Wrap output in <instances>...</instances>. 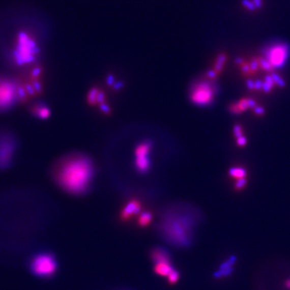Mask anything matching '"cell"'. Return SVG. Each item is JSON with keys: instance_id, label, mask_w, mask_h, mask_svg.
Listing matches in <instances>:
<instances>
[{"instance_id": "obj_1", "label": "cell", "mask_w": 290, "mask_h": 290, "mask_svg": "<svg viewBox=\"0 0 290 290\" xmlns=\"http://www.w3.org/2000/svg\"><path fill=\"white\" fill-rule=\"evenodd\" d=\"M198 214L192 210H171L163 215L158 225L161 238L178 248H187L193 244Z\"/></svg>"}, {"instance_id": "obj_2", "label": "cell", "mask_w": 290, "mask_h": 290, "mask_svg": "<svg viewBox=\"0 0 290 290\" xmlns=\"http://www.w3.org/2000/svg\"><path fill=\"white\" fill-rule=\"evenodd\" d=\"M55 179L63 190L72 194L85 193L94 176V165L89 157L73 156L61 161Z\"/></svg>"}, {"instance_id": "obj_3", "label": "cell", "mask_w": 290, "mask_h": 290, "mask_svg": "<svg viewBox=\"0 0 290 290\" xmlns=\"http://www.w3.org/2000/svg\"><path fill=\"white\" fill-rule=\"evenodd\" d=\"M26 266L33 277L44 280L54 278L59 270L56 254L47 248H40L29 254Z\"/></svg>"}, {"instance_id": "obj_4", "label": "cell", "mask_w": 290, "mask_h": 290, "mask_svg": "<svg viewBox=\"0 0 290 290\" xmlns=\"http://www.w3.org/2000/svg\"><path fill=\"white\" fill-rule=\"evenodd\" d=\"M38 48L33 37L27 33H19L14 51V57L16 63L19 65L31 63L35 60Z\"/></svg>"}, {"instance_id": "obj_5", "label": "cell", "mask_w": 290, "mask_h": 290, "mask_svg": "<svg viewBox=\"0 0 290 290\" xmlns=\"http://www.w3.org/2000/svg\"><path fill=\"white\" fill-rule=\"evenodd\" d=\"M216 88L207 81H197L192 85L190 98L192 103L197 106H207L214 100Z\"/></svg>"}, {"instance_id": "obj_6", "label": "cell", "mask_w": 290, "mask_h": 290, "mask_svg": "<svg viewBox=\"0 0 290 290\" xmlns=\"http://www.w3.org/2000/svg\"><path fill=\"white\" fill-rule=\"evenodd\" d=\"M19 96L16 84L7 77H0V110L11 108Z\"/></svg>"}, {"instance_id": "obj_7", "label": "cell", "mask_w": 290, "mask_h": 290, "mask_svg": "<svg viewBox=\"0 0 290 290\" xmlns=\"http://www.w3.org/2000/svg\"><path fill=\"white\" fill-rule=\"evenodd\" d=\"M16 149V140L12 134L0 132V168H7L12 162Z\"/></svg>"}, {"instance_id": "obj_8", "label": "cell", "mask_w": 290, "mask_h": 290, "mask_svg": "<svg viewBox=\"0 0 290 290\" xmlns=\"http://www.w3.org/2000/svg\"><path fill=\"white\" fill-rule=\"evenodd\" d=\"M288 56V48L283 44L272 45L266 52V61L272 67L284 66Z\"/></svg>"}, {"instance_id": "obj_9", "label": "cell", "mask_w": 290, "mask_h": 290, "mask_svg": "<svg viewBox=\"0 0 290 290\" xmlns=\"http://www.w3.org/2000/svg\"><path fill=\"white\" fill-rule=\"evenodd\" d=\"M152 142L144 141L139 143L135 149V168L141 173L148 172L150 168L149 153L151 151Z\"/></svg>"}, {"instance_id": "obj_10", "label": "cell", "mask_w": 290, "mask_h": 290, "mask_svg": "<svg viewBox=\"0 0 290 290\" xmlns=\"http://www.w3.org/2000/svg\"><path fill=\"white\" fill-rule=\"evenodd\" d=\"M141 211V204L138 200L132 199L127 203L123 211L120 213V219L123 221H128L134 215H139Z\"/></svg>"}, {"instance_id": "obj_11", "label": "cell", "mask_w": 290, "mask_h": 290, "mask_svg": "<svg viewBox=\"0 0 290 290\" xmlns=\"http://www.w3.org/2000/svg\"><path fill=\"white\" fill-rule=\"evenodd\" d=\"M150 258L153 264L161 263V262H170L172 261L171 254L166 248L163 247H156L150 251Z\"/></svg>"}, {"instance_id": "obj_12", "label": "cell", "mask_w": 290, "mask_h": 290, "mask_svg": "<svg viewBox=\"0 0 290 290\" xmlns=\"http://www.w3.org/2000/svg\"><path fill=\"white\" fill-rule=\"evenodd\" d=\"M236 257L231 256V257L225 260L223 263L221 264L219 270L215 272V275H214L215 278H222V277L230 276L233 272V266L236 263Z\"/></svg>"}, {"instance_id": "obj_13", "label": "cell", "mask_w": 290, "mask_h": 290, "mask_svg": "<svg viewBox=\"0 0 290 290\" xmlns=\"http://www.w3.org/2000/svg\"><path fill=\"white\" fill-rule=\"evenodd\" d=\"M172 261L154 264V272L160 277H168L174 270Z\"/></svg>"}, {"instance_id": "obj_14", "label": "cell", "mask_w": 290, "mask_h": 290, "mask_svg": "<svg viewBox=\"0 0 290 290\" xmlns=\"http://www.w3.org/2000/svg\"><path fill=\"white\" fill-rule=\"evenodd\" d=\"M255 105V102L253 100H251V99H242L238 103L232 104L230 106V110L234 114H239V113L247 110L248 107H254Z\"/></svg>"}, {"instance_id": "obj_15", "label": "cell", "mask_w": 290, "mask_h": 290, "mask_svg": "<svg viewBox=\"0 0 290 290\" xmlns=\"http://www.w3.org/2000/svg\"><path fill=\"white\" fill-rule=\"evenodd\" d=\"M33 112L38 118L43 119V120L48 118V116L50 115V110L43 103H38L33 106Z\"/></svg>"}, {"instance_id": "obj_16", "label": "cell", "mask_w": 290, "mask_h": 290, "mask_svg": "<svg viewBox=\"0 0 290 290\" xmlns=\"http://www.w3.org/2000/svg\"><path fill=\"white\" fill-rule=\"evenodd\" d=\"M153 221V214L149 211H143L140 213L138 218L137 223L141 227H146L151 223Z\"/></svg>"}, {"instance_id": "obj_17", "label": "cell", "mask_w": 290, "mask_h": 290, "mask_svg": "<svg viewBox=\"0 0 290 290\" xmlns=\"http://www.w3.org/2000/svg\"><path fill=\"white\" fill-rule=\"evenodd\" d=\"M99 90L97 87H94L89 91V94L87 95V102L91 106H95L98 104V95H99Z\"/></svg>"}, {"instance_id": "obj_18", "label": "cell", "mask_w": 290, "mask_h": 290, "mask_svg": "<svg viewBox=\"0 0 290 290\" xmlns=\"http://www.w3.org/2000/svg\"><path fill=\"white\" fill-rule=\"evenodd\" d=\"M230 176L232 178H236L238 180L244 179V177L246 175L245 170L244 168H232L230 170Z\"/></svg>"}, {"instance_id": "obj_19", "label": "cell", "mask_w": 290, "mask_h": 290, "mask_svg": "<svg viewBox=\"0 0 290 290\" xmlns=\"http://www.w3.org/2000/svg\"><path fill=\"white\" fill-rule=\"evenodd\" d=\"M225 61H226V56L223 54L220 55L219 58L217 59L216 62H215V68H214V71H215V74H217L220 73L222 67L224 66Z\"/></svg>"}, {"instance_id": "obj_20", "label": "cell", "mask_w": 290, "mask_h": 290, "mask_svg": "<svg viewBox=\"0 0 290 290\" xmlns=\"http://www.w3.org/2000/svg\"><path fill=\"white\" fill-rule=\"evenodd\" d=\"M179 279H180V273H179L178 270H176V269H174L172 273H171V274L168 277V284H177Z\"/></svg>"}, {"instance_id": "obj_21", "label": "cell", "mask_w": 290, "mask_h": 290, "mask_svg": "<svg viewBox=\"0 0 290 290\" xmlns=\"http://www.w3.org/2000/svg\"><path fill=\"white\" fill-rule=\"evenodd\" d=\"M105 99H106V95H105L104 92L103 91H99V95H98V104H103L105 103Z\"/></svg>"}, {"instance_id": "obj_22", "label": "cell", "mask_w": 290, "mask_h": 290, "mask_svg": "<svg viewBox=\"0 0 290 290\" xmlns=\"http://www.w3.org/2000/svg\"><path fill=\"white\" fill-rule=\"evenodd\" d=\"M100 106V109L103 113L105 114H108L110 113V106L106 104V103H103V104L99 105Z\"/></svg>"}, {"instance_id": "obj_23", "label": "cell", "mask_w": 290, "mask_h": 290, "mask_svg": "<svg viewBox=\"0 0 290 290\" xmlns=\"http://www.w3.org/2000/svg\"><path fill=\"white\" fill-rule=\"evenodd\" d=\"M235 135H236V137H240V136H243L242 135V130L240 126H236L234 128Z\"/></svg>"}, {"instance_id": "obj_24", "label": "cell", "mask_w": 290, "mask_h": 290, "mask_svg": "<svg viewBox=\"0 0 290 290\" xmlns=\"http://www.w3.org/2000/svg\"><path fill=\"white\" fill-rule=\"evenodd\" d=\"M246 180L245 179H241V180H238L237 182V185H236V188L237 189H241V188L244 187V185H245Z\"/></svg>"}, {"instance_id": "obj_25", "label": "cell", "mask_w": 290, "mask_h": 290, "mask_svg": "<svg viewBox=\"0 0 290 290\" xmlns=\"http://www.w3.org/2000/svg\"><path fill=\"white\" fill-rule=\"evenodd\" d=\"M246 143V139L244 137V136H240V137L238 138V144L240 145V146H243V145L245 144Z\"/></svg>"}, {"instance_id": "obj_26", "label": "cell", "mask_w": 290, "mask_h": 290, "mask_svg": "<svg viewBox=\"0 0 290 290\" xmlns=\"http://www.w3.org/2000/svg\"><path fill=\"white\" fill-rule=\"evenodd\" d=\"M113 83H114V77L111 75L108 76V77H107V84L108 85H113Z\"/></svg>"}, {"instance_id": "obj_27", "label": "cell", "mask_w": 290, "mask_h": 290, "mask_svg": "<svg viewBox=\"0 0 290 290\" xmlns=\"http://www.w3.org/2000/svg\"><path fill=\"white\" fill-rule=\"evenodd\" d=\"M123 85L124 84L122 82H116L115 84H114V90H120V88H122Z\"/></svg>"}, {"instance_id": "obj_28", "label": "cell", "mask_w": 290, "mask_h": 290, "mask_svg": "<svg viewBox=\"0 0 290 290\" xmlns=\"http://www.w3.org/2000/svg\"><path fill=\"white\" fill-rule=\"evenodd\" d=\"M255 112L259 114H262L264 113V110L260 108V107H257V108L255 109Z\"/></svg>"}, {"instance_id": "obj_29", "label": "cell", "mask_w": 290, "mask_h": 290, "mask_svg": "<svg viewBox=\"0 0 290 290\" xmlns=\"http://www.w3.org/2000/svg\"><path fill=\"white\" fill-rule=\"evenodd\" d=\"M285 286H286L288 289H290V278L285 281Z\"/></svg>"}]
</instances>
